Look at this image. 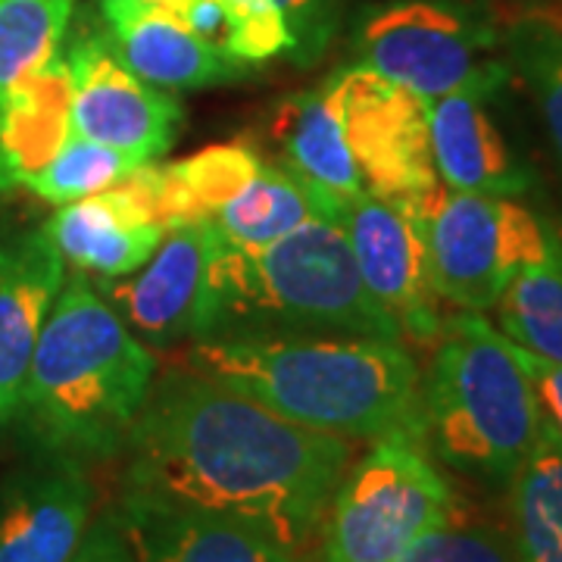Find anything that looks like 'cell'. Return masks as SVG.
<instances>
[{
  "mask_svg": "<svg viewBox=\"0 0 562 562\" xmlns=\"http://www.w3.org/2000/svg\"><path fill=\"white\" fill-rule=\"evenodd\" d=\"M513 350H516L525 375L531 382L535 401H538V409H541V422L550 425L562 438V362L541 360V357H535L528 350H519L516 344H513Z\"/></svg>",
  "mask_w": 562,
  "mask_h": 562,
  "instance_id": "30",
  "label": "cell"
},
{
  "mask_svg": "<svg viewBox=\"0 0 562 562\" xmlns=\"http://www.w3.org/2000/svg\"><path fill=\"white\" fill-rule=\"evenodd\" d=\"M310 220H316V206L303 181L281 162H262L260 172L206 222L222 244L254 250L291 235Z\"/></svg>",
  "mask_w": 562,
  "mask_h": 562,
  "instance_id": "23",
  "label": "cell"
},
{
  "mask_svg": "<svg viewBox=\"0 0 562 562\" xmlns=\"http://www.w3.org/2000/svg\"><path fill=\"white\" fill-rule=\"evenodd\" d=\"M135 166L138 162L128 160L120 150L72 132L60 150L25 181V188L38 194L41 201L63 206L120 184Z\"/></svg>",
  "mask_w": 562,
  "mask_h": 562,
  "instance_id": "27",
  "label": "cell"
},
{
  "mask_svg": "<svg viewBox=\"0 0 562 562\" xmlns=\"http://www.w3.org/2000/svg\"><path fill=\"white\" fill-rule=\"evenodd\" d=\"M44 228L63 262L88 279H120L135 272L166 238V228L150 220L122 181L101 194L63 203Z\"/></svg>",
  "mask_w": 562,
  "mask_h": 562,
  "instance_id": "18",
  "label": "cell"
},
{
  "mask_svg": "<svg viewBox=\"0 0 562 562\" xmlns=\"http://www.w3.org/2000/svg\"><path fill=\"white\" fill-rule=\"evenodd\" d=\"M422 241L438 301L487 313L528 262L562 250V235L519 198L443 188L422 210Z\"/></svg>",
  "mask_w": 562,
  "mask_h": 562,
  "instance_id": "7",
  "label": "cell"
},
{
  "mask_svg": "<svg viewBox=\"0 0 562 562\" xmlns=\"http://www.w3.org/2000/svg\"><path fill=\"white\" fill-rule=\"evenodd\" d=\"M487 313H494V328L519 350L562 362V250L522 266Z\"/></svg>",
  "mask_w": 562,
  "mask_h": 562,
  "instance_id": "24",
  "label": "cell"
},
{
  "mask_svg": "<svg viewBox=\"0 0 562 562\" xmlns=\"http://www.w3.org/2000/svg\"><path fill=\"white\" fill-rule=\"evenodd\" d=\"M120 457L122 497L228 516L306 553L353 443L184 366L154 379Z\"/></svg>",
  "mask_w": 562,
  "mask_h": 562,
  "instance_id": "1",
  "label": "cell"
},
{
  "mask_svg": "<svg viewBox=\"0 0 562 562\" xmlns=\"http://www.w3.org/2000/svg\"><path fill=\"white\" fill-rule=\"evenodd\" d=\"M272 335L403 341L394 319L369 297L341 228L322 216L266 247L238 250L220 241L213 254L194 341Z\"/></svg>",
  "mask_w": 562,
  "mask_h": 562,
  "instance_id": "4",
  "label": "cell"
},
{
  "mask_svg": "<svg viewBox=\"0 0 562 562\" xmlns=\"http://www.w3.org/2000/svg\"><path fill=\"white\" fill-rule=\"evenodd\" d=\"M154 3H162V7H172V3H179V0H154Z\"/></svg>",
  "mask_w": 562,
  "mask_h": 562,
  "instance_id": "33",
  "label": "cell"
},
{
  "mask_svg": "<svg viewBox=\"0 0 562 562\" xmlns=\"http://www.w3.org/2000/svg\"><path fill=\"white\" fill-rule=\"evenodd\" d=\"M10 191V181H7V176H3V169H0V198Z\"/></svg>",
  "mask_w": 562,
  "mask_h": 562,
  "instance_id": "32",
  "label": "cell"
},
{
  "mask_svg": "<svg viewBox=\"0 0 562 562\" xmlns=\"http://www.w3.org/2000/svg\"><path fill=\"white\" fill-rule=\"evenodd\" d=\"M303 188L316 216L341 228L369 297L394 319L403 341L435 344L443 316L428 276L419 213L372 194L344 198L310 181Z\"/></svg>",
  "mask_w": 562,
  "mask_h": 562,
  "instance_id": "9",
  "label": "cell"
},
{
  "mask_svg": "<svg viewBox=\"0 0 562 562\" xmlns=\"http://www.w3.org/2000/svg\"><path fill=\"white\" fill-rule=\"evenodd\" d=\"M94 516L88 465L54 453L0 479V562H72Z\"/></svg>",
  "mask_w": 562,
  "mask_h": 562,
  "instance_id": "13",
  "label": "cell"
},
{
  "mask_svg": "<svg viewBox=\"0 0 562 562\" xmlns=\"http://www.w3.org/2000/svg\"><path fill=\"white\" fill-rule=\"evenodd\" d=\"M154 379L150 347L128 331L94 281L69 272L44 319L10 428L29 453L81 465L116 460Z\"/></svg>",
  "mask_w": 562,
  "mask_h": 562,
  "instance_id": "3",
  "label": "cell"
},
{
  "mask_svg": "<svg viewBox=\"0 0 562 562\" xmlns=\"http://www.w3.org/2000/svg\"><path fill=\"white\" fill-rule=\"evenodd\" d=\"M344 135L362 191L419 213L441 191L428 140V101L362 63L338 69Z\"/></svg>",
  "mask_w": 562,
  "mask_h": 562,
  "instance_id": "10",
  "label": "cell"
},
{
  "mask_svg": "<svg viewBox=\"0 0 562 562\" xmlns=\"http://www.w3.org/2000/svg\"><path fill=\"white\" fill-rule=\"evenodd\" d=\"M419 406L428 457L491 487H506L541 435L522 362L482 313L460 310L441 322Z\"/></svg>",
  "mask_w": 562,
  "mask_h": 562,
  "instance_id": "5",
  "label": "cell"
},
{
  "mask_svg": "<svg viewBox=\"0 0 562 562\" xmlns=\"http://www.w3.org/2000/svg\"><path fill=\"white\" fill-rule=\"evenodd\" d=\"M457 503L422 441L379 438L335 487L316 562H401L422 535L453 516Z\"/></svg>",
  "mask_w": 562,
  "mask_h": 562,
  "instance_id": "6",
  "label": "cell"
},
{
  "mask_svg": "<svg viewBox=\"0 0 562 562\" xmlns=\"http://www.w3.org/2000/svg\"><path fill=\"white\" fill-rule=\"evenodd\" d=\"M272 135L281 147V166L297 179L331 194H366L344 135L341 76H328L319 88L294 94L276 110Z\"/></svg>",
  "mask_w": 562,
  "mask_h": 562,
  "instance_id": "19",
  "label": "cell"
},
{
  "mask_svg": "<svg viewBox=\"0 0 562 562\" xmlns=\"http://www.w3.org/2000/svg\"><path fill=\"white\" fill-rule=\"evenodd\" d=\"M66 281V262L44 225H0V428L20 413L44 319Z\"/></svg>",
  "mask_w": 562,
  "mask_h": 562,
  "instance_id": "15",
  "label": "cell"
},
{
  "mask_svg": "<svg viewBox=\"0 0 562 562\" xmlns=\"http://www.w3.org/2000/svg\"><path fill=\"white\" fill-rule=\"evenodd\" d=\"M220 238L210 222L169 228L157 254L120 279H91L144 347L194 341L210 262Z\"/></svg>",
  "mask_w": 562,
  "mask_h": 562,
  "instance_id": "12",
  "label": "cell"
},
{
  "mask_svg": "<svg viewBox=\"0 0 562 562\" xmlns=\"http://www.w3.org/2000/svg\"><path fill=\"white\" fill-rule=\"evenodd\" d=\"M184 366L344 441H422V372L406 344L366 335L191 341Z\"/></svg>",
  "mask_w": 562,
  "mask_h": 562,
  "instance_id": "2",
  "label": "cell"
},
{
  "mask_svg": "<svg viewBox=\"0 0 562 562\" xmlns=\"http://www.w3.org/2000/svg\"><path fill=\"white\" fill-rule=\"evenodd\" d=\"M503 57L509 72L528 88L562 169V25L543 16L513 22L503 38Z\"/></svg>",
  "mask_w": 562,
  "mask_h": 562,
  "instance_id": "25",
  "label": "cell"
},
{
  "mask_svg": "<svg viewBox=\"0 0 562 562\" xmlns=\"http://www.w3.org/2000/svg\"><path fill=\"white\" fill-rule=\"evenodd\" d=\"M506 85H475L428 101L431 160L443 188L491 198H522L535 169L497 116Z\"/></svg>",
  "mask_w": 562,
  "mask_h": 562,
  "instance_id": "14",
  "label": "cell"
},
{
  "mask_svg": "<svg viewBox=\"0 0 562 562\" xmlns=\"http://www.w3.org/2000/svg\"><path fill=\"white\" fill-rule=\"evenodd\" d=\"M72 72V132L106 144L128 160L154 162L176 144L179 101L157 85L138 79L116 57L101 32L72 41L63 54Z\"/></svg>",
  "mask_w": 562,
  "mask_h": 562,
  "instance_id": "11",
  "label": "cell"
},
{
  "mask_svg": "<svg viewBox=\"0 0 562 562\" xmlns=\"http://www.w3.org/2000/svg\"><path fill=\"white\" fill-rule=\"evenodd\" d=\"M357 63L422 101L513 79L497 29L460 0H394L357 32Z\"/></svg>",
  "mask_w": 562,
  "mask_h": 562,
  "instance_id": "8",
  "label": "cell"
},
{
  "mask_svg": "<svg viewBox=\"0 0 562 562\" xmlns=\"http://www.w3.org/2000/svg\"><path fill=\"white\" fill-rule=\"evenodd\" d=\"M506 531L519 562H562V438L541 435L506 482Z\"/></svg>",
  "mask_w": 562,
  "mask_h": 562,
  "instance_id": "21",
  "label": "cell"
},
{
  "mask_svg": "<svg viewBox=\"0 0 562 562\" xmlns=\"http://www.w3.org/2000/svg\"><path fill=\"white\" fill-rule=\"evenodd\" d=\"M279 7L281 16L291 25L294 35V60L313 63L319 60L325 44L335 29V0H269Z\"/></svg>",
  "mask_w": 562,
  "mask_h": 562,
  "instance_id": "29",
  "label": "cell"
},
{
  "mask_svg": "<svg viewBox=\"0 0 562 562\" xmlns=\"http://www.w3.org/2000/svg\"><path fill=\"white\" fill-rule=\"evenodd\" d=\"M76 0H0V94L60 54Z\"/></svg>",
  "mask_w": 562,
  "mask_h": 562,
  "instance_id": "26",
  "label": "cell"
},
{
  "mask_svg": "<svg viewBox=\"0 0 562 562\" xmlns=\"http://www.w3.org/2000/svg\"><path fill=\"white\" fill-rule=\"evenodd\" d=\"M169 10L241 69L294 54L291 25L269 0H179Z\"/></svg>",
  "mask_w": 562,
  "mask_h": 562,
  "instance_id": "22",
  "label": "cell"
},
{
  "mask_svg": "<svg viewBox=\"0 0 562 562\" xmlns=\"http://www.w3.org/2000/svg\"><path fill=\"white\" fill-rule=\"evenodd\" d=\"M72 562H135L128 543H125L120 528L113 522V516H110V509L91 522V528H88V535H85V541H81L79 553L72 557Z\"/></svg>",
  "mask_w": 562,
  "mask_h": 562,
  "instance_id": "31",
  "label": "cell"
},
{
  "mask_svg": "<svg viewBox=\"0 0 562 562\" xmlns=\"http://www.w3.org/2000/svg\"><path fill=\"white\" fill-rule=\"evenodd\" d=\"M303 562H316V557H313V560H303Z\"/></svg>",
  "mask_w": 562,
  "mask_h": 562,
  "instance_id": "34",
  "label": "cell"
},
{
  "mask_svg": "<svg viewBox=\"0 0 562 562\" xmlns=\"http://www.w3.org/2000/svg\"><path fill=\"white\" fill-rule=\"evenodd\" d=\"M72 135V72L57 54L38 72L0 94V169L25 184Z\"/></svg>",
  "mask_w": 562,
  "mask_h": 562,
  "instance_id": "20",
  "label": "cell"
},
{
  "mask_svg": "<svg viewBox=\"0 0 562 562\" xmlns=\"http://www.w3.org/2000/svg\"><path fill=\"white\" fill-rule=\"evenodd\" d=\"M110 516L135 562H303L260 528L203 509L120 494Z\"/></svg>",
  "mask_w": 562,
  "mask_h": 562,
  "instance_id": "16",
  "label": "cell"
},
{
  "mask_svg": "<svg viewBox=\"0 0 562 562\" xmlns=\"http://www.w3.org/2000/svg\"><path fill=\"white\" fill-rule=\"evenodd\" d=\"M401 562H519L506 525L491 522L457 503L453 516L413 543Z\"/></svg>",
  "mask_w": 562,
  "mask_h": 562,
  "instance_id": "28",
  "label": "cell"
},
{
  "mask_svg": "<svg viewBox=\"0 0 562 562\" xmlns=\"http://www.w3.org/2000/svg\"><path fill=\"white\" fill-rule=\"evenodd\" d=\"M106 38L138 79L162 91H201L241 79L247 69L198 38L179 13L154 0H98Z\"/></svg>",
  "mask_w": 562,
  "mask_h": 562,
  "instance_id": "17",
  "label": "cell"
}]
</instances>
